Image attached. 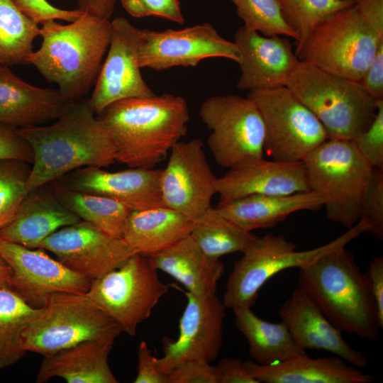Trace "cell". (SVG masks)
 I'll use <instances>...</instances> for the list:
<instances>
[{"mask_svg":"<svg viewBox=\"0 0 383 383\" xmlns=\"http://www.w3.org/2000/svg\"><path fill=\"white\" fill-rule=\"evenodd\" d=\"M17 130L33 153L28 192L77 169L104 168L116 162L115 143L85 98L71 101L51 123Z\"/></svg>","mask_w":383,"mask_h":383,"instance_id":"obj_1","label":"cell"},{"mask_svg":"<svg viewBox=\"0 0 383 383\" xmlns=\"http://www.w3.org/2000/svg\"><path fill=\"white\" fill-rule=\"evenodd\" d=\"M111 136L116 162L152 169L187 133V101L168 93L117 101L96 115Z\"/></svg>","mask_w":383,"mask_h":383,"instance_id":"obj_2","label":"cell"},{"mask_svg":"<svg viewBox=\"0 0 383 383\" xmlns=\"http://www.w3.org/2000/svg\"><path fill=\"white\" fill-rule=\"evenodd\" d=\"M298 287L342 333L375 341L382 328L366 272L343 247L299 268Z\"/></svg>","mask_w":383,"mask_h":383,"instance_id":"obj_3","label":"cell"},{"mask_svg":"<svg viewBox=\"0 0 383 383\" xmlns=\"http://www.w3.org/2000/svg\"><path fill=\"white\" fill-rule=\"evenodd\" d=\"M111 21L83 14L68 24L48 21L40 28L34 66L69 101L84 99L94 87L111 40Z\"/></svg>","mask_w":383,"mask_h":383,"instance_id":"obj_4","label":"cell"},{"mask_svg":"<svg viewBox=\"0 0 383 383\" xmlns=\"http://www.w3.org/2000/svg\"><path fill=\"white\" fill-rule=\"evenodd\" d=\"M285 87L316 116L328 139L354 140L374 118L378 99L360 82L299 60Z\"/></svg>","mask_w":383,"mask_h":383,"instance_id":"obj_5","label":"cell"},{"mask_svg":"<svg viewBox=\"0 0 383 383\" xmlns=\"http://www.w3.org/2000/svg\"><path fill=\"white\" fill-rule=\"evenodd\" d=\"M366 223L359 220L345 233L318 248L296 250V245L283 235L266 234L257 237L233 263L228 277L223 301L226 308H251L259 291L273 276L293 267L300 268L333 250L346 247L367 231Z\"/></svg>","mask_w":383,"mask_h":383,"instance_id":"obj_6","label":"cell"},{"mask_svg":"<svg viewBox=\"0 0 383 383\" xmlns=\"http://www.w3.org/2000/svg\"><path fill=\"white\" fill-rule=\"evenodd\" d=\"M310 190L324 199L326 217L350 228L360 218L362 199L373 167L354 140L328 139L303 160Z\"/></svg>","mask_w":383,"mask_h":383,"instance_id":"obj_7","label":"cell"},{"mask_svg":"<svg viewBox=\"0 0 383 383\" xmlns=\"http://www.w3.org/2000/svg\"><path fill=\"white\" fill-rule=\"evenodd\" d=\"M355 4L331 13L316 25L308 38L296 47L299 60L338 77L361 82L383 36L364 20Z\"/></svg>","mask_w":383,"mask_h":383,"instance_id":"obj_8","label":"cell"},{"mask_svg":"<svg viewBox=\"0 0 383 383\" xmlns=\"http://www.w3.org/2000/svg\"><path fill=\"white\" fill-rule=\"evenodd\" d=\"M122 332L87 293L56 292L23 334L26 352L42 355L85 341L114 342Z\"/></svg>","mask_w":383,"mask_h":383,"instance_id":"obj_9","label":"cell"},{"mask_svg":"<svg viewBox=\"0 0 383 383\" xmlns=\"http://www.w3.org/2000/svg\"><path fill=\"white\" fill-rule=\"evenodd\" d=\"M149 257L134 254L117 268L91 280L87 294L121 327L134 336L138 325L169 291Z\"/></svg>","mask_w":383,"mask_h":383,"instance_id":"obj_10","label":"cell"},{"mask_svg":"<svg viewBox=\"0 0 383 383\" xmlns=\"http://www.w3.org/2000/svg\"><path fill=\"white\" fill-rule=\"evenodd\" d=\"M264 123V152L272 160L303 162L328 139L316 116L287 87L248 91Z\"/></svg>","mask_w":383,"mask_h":383,"instance_id":"obj_11","label":"cell"},{"mask_svg":"<svg viewBox=\"0 0 383 383\" xmlns=\"http://www.w3.org/2000/svg\"><path fill=\"white\" fill-rule=\"evenodd\" d=\"M199 114L211 131L208 147L219 166L229 169L263 157L265 126L251 99L232 94L213 96L202 102Z\"/></svg>","mask_w":383,"mask_h":383,"instance_id":"obj_12","label":"cell"},{"mask_svg":"<svg viewBox=\"0 0 383 383\" xmlns=\"http://www.w3.org/2000/svg\"><path fill=\"white\" fill-rule=\"evenodd\" d=\"M211 57L238 63L240 53L234 42L223 38L209 23L179 30H140L141 68L162 71L174 67H194Z\"/></svg>","mask_w":383,"mask_h":383,"instance_id":"obj_13","label":"cell"},{"mask_svg":"<svg viewBox=\"0 0 383 383\" xmlns=\"http://www.w3.org/2000/svg\"><path fill=\"white\" fill-rule=\"evenodd\" d=\"M111 28L107 55L88 99L96 115L117 101L155 94L140 71V29L122 16L111 21Z\"/></svg>","mask_w":383,"mask_h":383,"instance_id":"obj_14","label":"cell"},{"mask_svg":"<svg viewBox=\"0 0 383 383\" xmlns=\"http://www.w3.org/2000/svg\"><path fill=\"white\" fill-rule=\"evenodd\" d=\"M187 304L179 320L176 340L164 338L163 353L157 357L158 370L165 374L192 360L211 362L223 345L226 306L216 294L199 296L185 292Z\"/></svg>","mask_w":383,"mask_h":383,"instance_id":"obj_15","label":"cell"},{"mask_svg":"<svg viewBox=\"0 0 383 383\" xmlns=\"http://www.w3.org/2000/svg\"><path fill=\"white\" fill-rule=\"evenodd\" d=\"M199 138L179 141L170 152L162 169L160 189L165 207L194 221L210 207L216 194V181Z\"/></svg>","mask_w":383,"mask_h":383,"instance_id":"obj_16","label":"cell"},{"mask_svg":"<svg viewBox=\"0 0 383 383\" xmlns=\"http://www.w3.org/2000/svg\"><path fill=\"white\" fill-rule=\"evenodd\" d=\"M0 256L11 270L9 288L35 308L44 307L50 296L56 292L87 293L91 283L41 248L0 238Z\"/></svg>","mask_w":383,"mask_h":383,"instance_id":"obj_17","label":"cell"},{"mask_svg":"<svg viewBox=\"0 0 383 383\" xmlns=\"http://www.w3.org/2000/svg\"><path fill=\"white\" fill-rule=\"evenodd\" d=\"M36 248L51 252L66 267L91 280L136 254L122 238L111 236L82 220L57 230Z\"/></svg>","mask_w":383,"mask_h":383,"instance_id":"obj_18","label":"cell"},{"mask_svg":"<svg viewBox=\"0 0 383 383\" xmlns=\"http://www.w3.org/2000/svg\"><path fill=\"white\" fill-rule=\"evenodd\" d=\"M162 169L128 167L109 172L97 167H83L55 180L77 192L105 196L120 201L131 211L165 206L160 189Z\"/></svg>","mask_w":383,"mask_h":383,"instance_id":"obj_19","label":"cell"},{"mask_svg":"<svg viewBox=\"0 0 383 383\" xmlns=\"http://www.w3.org/2000/svg\"><path fill=\"white\" fill-rule=\"evenodd\" d=\"M280 36H265L245 26L236 30L234 43L240 53L238 89L285 86L299 60L288 37Z\"/></svg>","mask_w":383,"mask_h":383,"instance_id":"obj_20","label":"cell"},{"mask_svg":"<svg viewBox=\"0 0 383 383\" xmlns=\"http://www.w3.org/2000/svg\"><path fill=\"white\" fill-rule=\"evenodd\" d=\"M221 202L251 195H287L310 191L303 162L252 159L233 167L216 181Z\"/></svg>","mask_w":383,"mask_h":383,"instance_id":"obj_21","label":"cell"},{"mask_svg":"<svg viewBox=\"0 0 383 383\" xmlns=\"http://www.w3.org/2000/svg\"><path fill=\"white\" fill-rule=\"evenodd\" d=\"M278 313L296 343L304 350H323L357 367L367 365V357L346 343L342 332L300 288L294 290Z\"/></svg>","mask_w":383,"mask_h":383,"instance_id":"obj_22","label":"cell"},{"mask_svg":"<svg viewBox=\"0 0 383 383\" xmlns=\"http://www.w3.org/2000/svg\"><path fill=\"white\" fill-rule=\"evenodd\" d=\"M71 101L57 89L28 84L0 64V123L17 128L43 125L59 118Z\"/></svg>","mask_w":383,"mask_h":383,"instance_id":"obj_23","label":"cell"},{"mask_svg":"<svg viewBox=\"0 0 383 383\" xmlns=\"http://www.w3.org/2000/svg\"><path fill=\"white\" fill-rule=\"evenodd\" d=\"M45 186L28 192L13 219L0 228V238L36 248L57 230L80 221Z\"/></svg>","mask_w":383,"mask_h":383,"instance_id":"obj_24","label":"cell"},{"mask_svg":"<svg viewBox=\"0 0 383 383\" xmlns=\"http://www.w3.org/2000/svg\"><path fill=\"white\" fill-rule=\"evenodd\" d=\"M259 383H369L373 377L343 358H312L307 355L269 365L244 361Z\"/></svg>","mask_w":383,"mask_h":383,"instance_id":"obj_25","label":"cell"},{"mask_svg":"<svg viewBox=\"0 0 383 383\" xmlns=\"http://www.w3.org/2000/svg\"><path fill=\"white\" fill-rule=\"evenodd\" d=\"M324 202L320 194L310 190L287 195H251L219 201L215 208L243 229L252 232L272 228L296 211L320 210Z\"/></svg>","mask_w":383,"mask_h":383,"instance_id":"obj_26","label":"cell"},{"mask_svg":"<svg viewBox=\"0 0 383 383\" xmlns=\"http://www.w3.org/2000/svg\"><path fill=\"white\" fill-rule=\"evenodd\" d=\"M149 258L157 270L176 279L187 292L199 296L216 294L224 272L220 259L205 254L190 235Z\"/></svg>","mask_w":383,"mask_h":383,"instance_id":"obj_27","label":"cell"},{"mask_svg":"<svg viewBox=\"0 0 383 383\" xmlns=\"http://www.w3.org/2000/svg\"><path fill=\"white\" fill-rule=\"evenodd\" d=\"M114 342L85 341L43 355L36 382L61 377L68 383H117L108 362Z\"/></svg>","mask_w":383,"mask_h":383,"instance_id":"obj_28","label":"cell"},{"mask_svg":"<svg viewBox=\"0 0 383 383\" xmlns=\"http://www.w3.org/2000/svg\"><path fill=\"white\" fill-rule=\"evenodd\" d=\"M193 221L165 206L132 211L122 238L136 254L150 257L189 235Z\"/></svg>","mask_w":383,"mask_h":383,"instance_id":"obj_29","label":"cell"},{"mask_svg":"<svg viewBox=\"0 0 383 383\" xmlns=\"http://www.w3.org/2000/svg\"><path fill=\"white\" fill-rule=\"evenodd\" d=\"M235 325L247 339L248 353L255 362L269 365L307 355L281 321L272 323L257 316L248 307L233 309Z\"/></svg>","mask_w":383,"mask_h":383,"instance_id":"obj_30","label":"cell"},{"mask_svg":"<svg viewBox=\"0 0 383 383\" xmlns=\"http://www.w3.org/2000/svg\"><path fill=\"white\" fill-rule=\"evenodd\" d=\"M50 187L57 199L80 220L94 225L105 233L122 238L131 210L113 199L90 193L73 191L55 181Z\"/></svg>","mask_w":383,"mask_h":383,"instance_id":"obj_31","label":"cell"},{"mask_svg":"<svg viewBox=\"0 0 383 383\" xmlns=\"http://www.w3.org/2000/svg\"><path fill=\"white\" fill-rule=\"evenodd\" d=\"M43 311L44 307L29 305L10 288L0 289V369L16 364L26 355L23 332Z\"/></svg>","mask_w":383,"mask_h":383,"instance_id":"obj_32","label":"cell"},{"mask_svg":"<svg viewBox=\"0 0 383 383\" xmlns=\"http://www.w3.org/2000/svg\"><path fill=\"white\" fill-rule=\"evenodd\" d=\"M190 236L205 254L217 259L243 252L256 238L213 206L193 221Z\"/></svg>","mask_w":383,"mask_h":383,"instance_id":"obj_33","label":"cell"},{"mask_svg":"<svg viewBox=\"0 0 383 383\" xmlns=\"http://www.w3.org/2000/svg\"><path fill=\"white\" fill-rule=\"evenodd\" d=\"M40 28L12 0H0V64L28 65Z\"/></svg>","mask_w":383,"mask_h":383,"instance_id":"obj_34","label":"cell"},{"mask_svg":"<svg viewBox=\"0 0 383 383\" xmlns=\"http://www.w3.org/2000/svg\"><path fill=\"white\" fill-rule=\"evenodd\" d=\"M283 18L301 45L316 25L331 13L350 6L356 0H277Z\"/></svg>","mask_w":383,"mask_h":383,"instance_id":"obj_35","label":"cell"},{"mask_svg":"<svg viewBox=\"0 0 383 383\" xmlns=\"http://www.w3.org/2000/svg\"><path fill=\"white\" fill-rule=\"evenodd\" d=\"M246 28L265 36L281 35L294 38L296 35L285 22L277 0H231Z\"/></svg>","mask_w":383,"mask_h":383,"instance_id":"obj_36","label":"cell"},{"mask_svg":"<svg viewBox=\"0 0 383 383\" xmlns=\"http://www.w3.org/2000/svg\"><path fill=\"white\" fill-rule=\"evenodd\" d=\"M30 165L19 160H0V228L13 219L28 193Z\"/></svg>","mask_w":383,"mask_h":383,"instance_id":"obj_37","label":"cell"},{"mask_svg":"<svg viewBox=\"0 0 383 383\" xmlns=\"http://www.w3.org/2000/svg\"><path fill=\"white\" fill-rule=\"evenodd\" d=\"M359 220L366 223V232L383 240V168L372 169L362 199Z\"/></svg>","mask_w":383,"mask_h":383,"instance_id":"obj_38","label":"cell"},{"mask_svg":"<svg viewBox=\"0 0 383 383\" xmlns=\"http://www.w3.org/2000/svg\"><path fill=\"white\" fill-rule=\"evenodd\" d=\"M354 142L372 167L383 168V99L377 101L376 114L371 124Z\"/></svg>","mask_w":383,"mask_h":383,"instance_id":"obj_39","label":"cell"},{"mask_svg":"<svg viewBox=\"0 0 383 383\" xmlns=\"http://www.w3.org/2000/svg\"><path fill=\"white\" fill-rule=\"evenodd\" d=\"M124 9L132 16H157L182 24L184 18L178 0H121Z\"/></svg>","mask_w":383,"mask_h":383,"instance_id":"obj_40","label":"cell"},{"mask_svg":"<svg viewBox=\"0 0 383 383\" xmlns=\"http://www.w3.org/2000/svg\"><path fill=\"white\" fill-rule=\"evenodd\" d=\"M14 4L36 23L44 24L48 21L60 19L72 22L84 13L79 9L65 10L51 5L47 0H12Z\"/></svg>","mask_w":383,"mask_h":383,"instance_id":"obj_41","label":"cell"},{"mask_svg":"<svg viewBox=\"0 0 383 383\" xmlns=\"http://www.w3.org/2000/svg\"><path fill=\"white\" fill-rule=\"evenodd\" d=\"M167 375L168 383H219L217 367L202 360L183 362Z\"/></svg>","mask_w":383,"mask_h":383,"instance_id":"obj_42","label":"cell"},{"mask_svg":"<svg viewBox=\"0 0 383 383\" xmlns=\"http://www.w3.org/2000/svg\"><path fill=\"white\" fill-rule=\"evenodd\" d=\"M13 160L31 164L33 153L29 143L17 128L0 123V160Z\"/></svg>","mask_w":383,"mask_h":383,"instance_id":"obj_43","label":"cell"},{"mask_svg":"<svg viewBox=\"0 0 383 383\" xmlns=\"http://www.w3.org/2000/svg\"><path fill=\"white\" fill-rule=\"evenodd\" d=\"M135 383H168L167 375L161 373L148 343L140 341L138 350V371Z\"/></svg>","mask_w":383,"mask_h":383,"instance_id":"obj_44","label":"cell"},{"mask_svg":"<svg viewBox=\"0 0 383 383\" xmlns=\"http://www.w3.org/2000/svg\"><path fill=\"white\" fill-rule=\"evenodd\" d=\"M219 383H259L246 369L244 362L235 357H224L216 365Z\"/></svg>","mask_w":383,"mask_h":383,"instance_id":"obj_45","label":"cell"},{"mask_svg":"<svg viewBox=\"0 0 383 383\" xmlns=\"http://www.w3.org/2000/svg\"><path fill=\"white\" fill-rule=\"evenodd\" d=\"M360 83L372 96L383 99V41L379 44L374 58Z\"/></svg>","mask_w":383,"mask_h":383,"instance_id":"obj_46","label":"cell"},{"mask_svg":"<svg viewBox=\"0 0 383 383\" xmlns=\"http://www.w3.org/2000/svg\"><path fill=\"white\" fill-rule=\"evenodd\" d=\"M370 289L375 300L379 322L383 327V257H374L369 264L366 272Z\"/></svg>","mask_w":383,"mask_h":383,"instance_id":"obj_47","label":"cell"},{"mask_svg":"<svg viewBox=\"0 0 383 383\" xmlns=\"http://www.w3.org/2000/svg\"><path fill=\"white\" fill-rule=\"evenodd\" d=\"M355 5L364 20L383 36V0H356Z\"/></svg>","mask_w":383,"mask_h":383,"instance_id":"obj_48","label":"cell"},{"mask_svg":"<svg viewBox=\"0 0 383 383\" xmlns=\"http://www.w3.org/2000/svg\"><path fill=\"white\" fill-rule=\"evenodd\" d=\"M83 13L102 19L110 20L118 0H76Z\"/></svg>","mask_w":383,"mask_h":383,"instance_id":"obj_49","label":"cell"},{"mask_svg":"<svg viewBox=\"0 0 383 383\" xmlns=\"http://www.w3.org/2000/svg\"><path fill=\"white\" fill-rule=\"evenodd\" d=\"M11 270L8 263L0 256V289L9 288Z\"/></svg>","mask_w":383,"mask_h":383,"instance_id":"obj_50","label":"cell"}]
</instances>
